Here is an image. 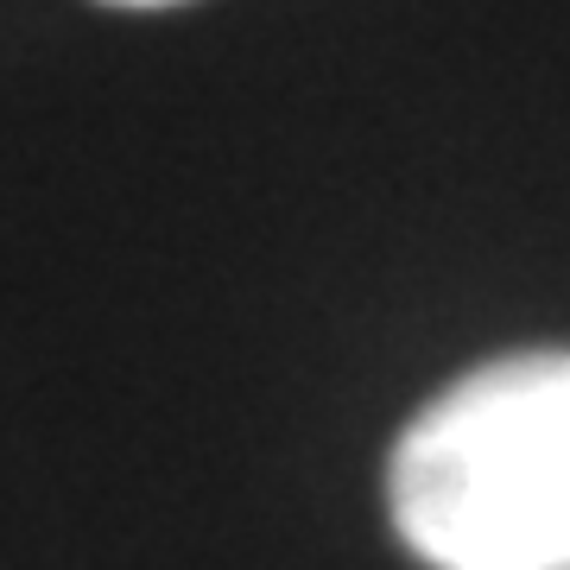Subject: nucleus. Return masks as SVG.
<instances>
[{
    "label": "nucleus",
    "mask_w": 570,
    "mask_h": 570,
    "mask_svg": "<svg viewBox=\"0 0 570 570\" xmlns=\"http://www.w3.org/2000/svg\"><path fill=\"white\" fill-rule=\"evenodd\" d=\"M108 7H178V0H108Z\"/></svg>",
    "instance_id": "obj_2"
},
{
    "label": "nucleus",
    "mask_w": 570,
    "mask_h": 570,
    "mask_svg": "<svg viewBox=\"0 0 570 570\" xmlns=\"http://www.w3.org/2000/svg\"><path fill=\"white\" fill-rule=\"evenodd\" d=\"M387 501L431 570H570V348L438 393L393 444Z\"/></svg>",
    "instance_id": "obj_1"
}]
</instances>
